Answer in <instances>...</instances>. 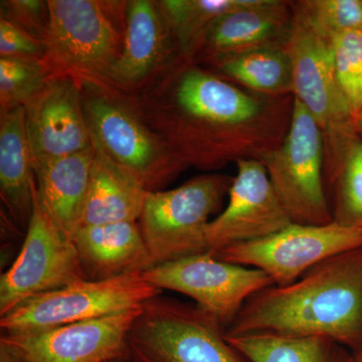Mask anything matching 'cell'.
I'll list each match as a JSON object with an SVG mask.
<instances>
[{"instance_id":"16","label":"cell","mask_w":362,"mask_h":362,"mask_svg":"<svg viewBox=\"0 0 362 362\" xmlns=\"http://www.w3.org/2000/svg\"><path fill=\"white\" fill-rule=\"evenodd\" d=\"M177 45L153 0H129L126 8L122 52L103 84L128 94L140 89L170 65Z\"/></svg>"},{"instance_id":"5","label":"cell","mask_w":362,"mask_h":362,"mask_svg":"<svg viewBox=\"0 0 362 362\" xmlns=\"http://www.w3.org/2000/svg\"><path fill=\"white\" fill-rule=\"evenodd\" d=\"M81 88L92 144L146 190H161L187 168L119 90L103 83H86Z\"/></svg>"},{"instance_id":"27","label":"cell","mask_w":362,"mask_h":362,"mask_svg":"<svg viewBox=\"0 0 362 362\" xmlns=\"http://www.w3.org/2000/svg\"><path fill=\"white\" fill-rule=\"evenodd\" d=\"M340 88L357 118L362 109V32H345L330 37Z\"/></svg>"},{"instance_id":"12","label":"cell","mask_w":362,"mask_h":362,"mask_svg":"<svg viewBox=\"0 0 362 362\" xmlns=\"http://www.w3.org/2000/svg\"><path fill=\"white\" fill-rule=\"evenodd\" d=\"M82 280L87 279L73 240L52 223L33 194L20 254L0 277V317L30 298Z\"/></svg>"},{"instance_id":"14","label":"cell","mask_w":362,"mask_h":362,"mask_svg":"<svg viewBox=\"0 0 362 362\" xmlns=\"http://www.w3.org/2000/svg\"><path fill=\"white\" fill-rule=\"evenodd\" d=\"M140 309L20 334L1 333L21 362H111L126 361L131 326Z\"/></svg>"},{"instance_id":"10","label":"cell","mask_w":362,"mask_h":362,"mask_svg":"<svg viewBox=\"0 0 362 362\" xmlns=\"http://www.w3.org/2000/svg\"><path fill=\"white\" fill-rule=\"evenodd\" d=\"M362 247V228L340 225H300L254 242L242 243L216 252L228 263L265 272L274 284L285 286L301 277L317 264Z\"/></svg>"},{"instance_id":"9","label":"cell","mask_w":362,"mask_h":362,"mask_svg":"<svg viewBox=\"0 0 362 362\" xmlns=\"http://www.w3.org/2000/svg\"><path fill=\"white\" fill-rule=\"evenodd\" d=\"M323 133L311 114L294 98L289 130L277 147L259 161L293 223H332L324 185Z\"/></svg>"},{"instance_id":"21","label":"cell","mask_w":362,"mask_h":362,"mask_svg":"<svg viewBox=\"0 0 362 362\" xmlns=\"http://www.w3.org/2000/svg\"><path fill=\"white\" fill-rule=\"evenodd\" d=\"M35 175L25 131V108L0 112V195L11 218L28 225Z\"/></svg>"},{"instance_id":"23","label":"cell","mask_w":362,"mask_h":362,"mask_svg":"<svg viewBox=\"0 0 362 362\" xmlns=\"http://www.w3.org/2000/svg\"><path fill=\"white\" fill-rule=\"evenodd\" d=\"M226 338L250 362H354L351 351L328 337L226 335Z\"/></svg>"},{"instance_id":"7","label":"cell","mask_w":362,"mask_h":362,"mask_svg":"<svg viewBox=\"0 0 362 362\" xmlns=\"http://www.w3.org/2000/svg\"><path fill=\"white\" fill-rule=\"evenodd\" d=\"M233 178L204 175L173 189L147 192L138 225L156 266L207 252L206 226Z\"/></svg>"},{"instance_id":"17","label":"cell","mask_w":362,"mask_h":362,"mask_svg":"<svg viewBox=\"0 0 362 362\" xmlns=\"http://www.w3.org/2000/svg\"><path fill=\"white\" fill-rule=\"evenodd\" d=\"M293 20L292 2L258 0L255 6L221 16L207 33L192 61L211 65L218 59L252 49L285 47Z\"/></svg>"},{"instance_id":"6","label":"cell","mask_w":362,"mask_h":362,"mask_svg":"<svg viewBox=\"0 0 362 362\" xmlns=\"http://www.w3.org/2000/svg\"><path fill=\"white\" fill-rule=\"evenodd\" d=\"M226 327L195 304L159 296L131 326L127 362H250L226 340Z\"/></svg>"},{"instance_id":"33","label":"cell","mask_w":362,"mask_h":362,"mask_svg":"<svg viewBox=\"0 0 362 362\" xmlns=\"http://www.w3.org/2000/svg\"><path fill=\"white\" fill-rule=\"evenodd\" d=\"M357 127L362 128V109L361 113H359L358 118H357Z\"/></svg>"},{"instance_id":"2","label":"cell","mask_w":362,"mask_h":362,"mask_svg":"<svg viewBox=\"0 0 362 362\" xmlns=\"http://www.w3.org/2000/svg\"><path fill=\"white\" fill-rule=\"evenodd\" d=\"M226 337H323L362 350V247L317 264L292 284L247 300Z\"/></svg>"},{"instance_id":"13","label":"cell","mask_w":362,"mask_h":362,"mask_svg":"<svg viewBox=\"0 0 362 362\" xmlns=\"http://www.w3.org/2000/svg\"><path fill=\"white\" fill-rule=\"evenodd\" d=\"M235 164L228 204L206 226L207 252L213 255L233 245L265 239L293 223L263 163L243 159Z\"/></svg>"},{"instance_id":"30","label":"cell","mask_w":362,"mask_h":362,"mask_svg":"<svg viewBox=\"0 0 362 362\" xmlns=\"http://www.w3.org/2000/svg\"><path fill=\"white\" fill-rule=\"evenodd\" d=\"M45 45L21 28L0 18V58L4 57H26L42 58Z\"/></svg>"},{"instance_id":"22","label":"cell","mask_w":362,"mask_h":362,"mask_svg":"<svg viewBox=\"0 0 362 362\" xmlns=\"http://www.w3.org/2000/svg\"><path fill=\"white\" fill-rule=\"evenodd\" d=\"M209 66L221 77L257 94L293 95L292 65L285 47L252 49L218 59Z\"/></svg>"},{"instance_id":"1","label":"cell","mask_w":362,"mask_h":362,"mask_svg":"<svg viewBox=\"0 0 362 362\" xmlns=\"http://www.w3.org/2000/svg\"><path fill=\"white\" fill-rule=\"evenodd\" d=\"M121 94L187 168L207 171L277 148L294 105L293 95L257 94L178 56L140 89Z\"/></svg>"},{"instance_id":"15","label":"cell","mask_w":362,"mask_h":362,"mask_svg":"<svg viewBox=\"0 0 362 362\" xmlns=\"http://www.w3.org/2000/svg\"><path fill=\"white\" fill-rule=\"evenodd\" d=\"M25 108L26 137L33 166L92 147L83 109L82 88L74 78H49Z\"/></svg>"},{"instance_id":"29","label":"cell","mask_w":362,"mask_h":362,"mask_svg":"<svg viewBox=\"0 0 362 362\" xmlns=\"http://www.w3.org/2000/svg\"><path fill=\"white\" fill-rule=\"evenodd\" d=\"M0 18L44 44L49 28V7L42 0H1Z\"/></svg>"},{"instance_id":"8","label":"cell","mask_w":362,"mask_h":362,"mask_svg":"<svg viewBox=\"0 0 362 362\" xmlns=\"http://www.w3.org/2000/svg\"><path fill=\"white\" fill-rule=\"evenodd\" d=\"M161 293L145 280L143 273L78 281L26 300L0 318V328L6 334H20L96 320L141 308Z\"/></svg>"},{"instance_id":"28","label":"cell","mask_w":362,"mask_h":362,"mask_svg":"<svg viewBox=\"0 0 362 362\" xmlns=\"http://www.w3.org/2000/svg\"><path fill=\"white\" fill-rule=\"evenodd\" d=\"M318 32L330 37L362 32V0H304L296 2Z\"/></svg>"},{"instance_id":"4","label":"cell","mask_w":362,"mask_h":362,"mask_svg":"<svg viewBox=\"0 0 362 362\" xmlns=\"http://www.w3.org/2000/svg\"><path fill=\"white\" fill-rule=\"evenodd\" d=\"M285 49L291 61L293 95L311 114L323 133L324 182L339 170L357 124L335 71L329 37L316 30L296 2Z\"/></svg>"},{"instance_id":"20","label":"cell","mask_w":362,"mask_h":362,"mask_svg":"<svg viewBox=\"0 0 362 362\" xmlns=\"http://www.w3.org/2000/svg\"><path fill=\"white\" fill-rule=\"evenodd\" d=\"M92 146L94 157L80 228L125 221L138 223L148 190L99 147Z\"/></svg>"},{"instance_id":"19","label":"cell","mask_w":362,"mask_h":362,"mask_svg":"<svg viewBox=\"0 0 362 362\" xmlns=\"http://www.w3.org/2000/svg\"><path fill=\"white\" fill-rule=\"evenodd\" d=\"M94 148L33 166L35 199L62 232L73 239L80 228Z\"/></svg>"},{"instance_id":"32","label":"cell","mask_w":362,"mask_h":362,"mask_svg":"<svg viewBox=\"0 0 362 362\" xmlns=\"http://www.w3.org/2000/svg\"><path fill=\"white\" fill-rule=\"evenodd\" d=\"M354 362H362V350L354 354Z\"/></svg>"},{"instance_id":"24","label":"cell","mask_w":362,"mask_h":362,"mask_svg":"<svg viewBox=\"0 0 362 362\" xmlns=\"http://www.w3.org/2000/svg\"><path fill=\"white\" fill-rule=\"evenodd\" d=\"M161 13L175 37L178 57L192 61L221 16L255 6L258 0H159Z\"/></svg>"},{"instance_id":"18","label":"cell","mask_w":362,"mask_h":362,"mask_svg":"<svg viewBox=\"0 0 362 362\" xmlns=\"http://www.w3.org/2000/svg\"><path fill=\"white\" fill-rule=\"evenodd\" d=\"M71 240L87 280H109L156 266L136 221L82 226Z\"/></svg>"},{"instance_id":"25","label":"cell","mask_w":362,"mask_h":362,"mask_svg":"<svg viewBox=\"0 0 362 362\" xmlns=\"http://www.w3.org/2000/svg\"><path fill=\"white\" fill-rule=\"evenodd\" d=\"M324 185L333 221L362 228V140L352 142L339 170Z\"/></svg>"},{"instance_id":"26","label":"cell","mask_w":362,"mask_h":362,"mask_svg":"<svg viewBox=\"0 0 362 362\" xmlns=\"http://www.w3.org/2000/svg\"><path fill=\"white\" fill-rule=\"evenodd\" d=\"M49 80L42 58H0V112L25 107Z\"/></svg>"},{"instance_id":"31","label":"cell","mask_w":362,"mask_h":362,"mask_svg":"<svg viewBox=\"0 0 362 362\" xmlns=\"http://www.w3.org/2000/svg\"><path fill=\"white\" fill-rule=\"evenodd\" d=\"M0 362H21L6 345L0 343Z\"/></svg>"},{"instance_id":"34","label":"cell","mask_w":362,"mask_h":362,"mask_svg":"<svg viewBox=\"0 0 362 362\" xmlns=\"http://www.w3.org/2000/svg\"><path fill=\"white\" fill-rule=\"evenodd\" d=\"M111 362H127V361H123V359H119V361H111Z\"/></svg>"},{"instance_id":"3","label":"cell","mask_w":362,"mask_h":362,"mask_svg":"<svg viewBox=\"0 0 362 362\" xmlns=\"http://www.w3.org/2000/svg\"><path fill=\"white\" fill-rule=\"evenodd\" d=\"M49 28L42 57L49 78L104 83L120 56L127 1L47 0Z\"/></svg>"},{"instance_id":"11","label":"cell","mask_w":362,"mask_h":362,"mask_svg":"<svg viewBox=\"0 0 362 362\" xmlns=\"http://www.w3.org/2000/svg\"><path fill=\"white\" fill-rule=\"evenodd\" d=\"M143 277L161 291L192 298L226 329L250 297L275 285L265 272L221 261L209 252L159 264L143 272Z\"/></svg>"}]
</instances>
